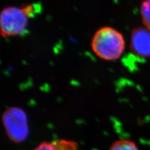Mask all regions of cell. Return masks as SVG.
<instances>
[{
    "instance_id": "4",
    "label": "cell",
    "mask_w": 150,
    "mask_h": 150,
    "mask_svg": "<svg viewBox=\"0 0 150 150\" xmlns=\"http://www.w3.org/2000/svg\"><path fill=\"white\" fill-rule=\"evenodd\" d=\"M130 48L139 57H150V30L146 28L137 27L131 34Z\"/></svg>"
},
{
    "instance_id": "2",
    "label": "cell",
    "mask_w": 150,
    "mask_h": 150,
    "mask_svg": "<svg viewBox=\"0 0 150 150\" xmlns=\"http://www.w3.org/2000/svg\"><path fill=\"white\" fill-rule=\"evenodd\" d=\"M35 4H28L18 7H4L0 14V29L3 38L20 35L25 31L29 19L38 11Z\"/></svg>"
},
{
    "instance_id": "3",
    "label": "cell",
    "mask_w": 150,
    "mask_h": 150,
    "mask_svg": "<svg viewBox=\"0 0 150 150\" xmlns=\"http://www.w3.org/2000/svg\"><path fill=\"white\" fill-rule=\"evenodd\" d=\"M2 122L9 139L21 143L29 136L28 118L25 111L18 106L7 108L2 115Z\"/></svg>"
},
{
    "instance_id": "1",
    "label": "cell",
    "mask_w": 150,
    "mask_h": 150,
    "mask_svg": "<svg viewBox=\"0 0 150 150\" xmlns=\"http://www.w3.org/2000/svg\"><path fill=\"white\" fill-rule=\"evenodd\" d=\"M93 51L108 61L118 59L123 54L125 42L121 32L111 26H103L94 34L91 43Z\"/></svg>"
},
{
    "instance_id": "5",
    "label": "cell",
    "mask_w": 150,
    "mask_h": 150,
    "mask_svg": "<svg viewBox=\"0 0 150 150\" xmlns=\"http://www.w3.org/2000/svg\"><path fill=\"white\" fill-rule=\"evenodd\" d=\"M78 144L74 141L55 139L51 142H43L34 150H77Z\"/></svg>"
},
{
    "instance_id": "6",
    "label": "cell",
    "mask_w": 150,
    "mask_h": 150,
    "mask_svg": "<svg viewBox=\"0 0 150 150\" xmlns=\"http://www.w3.org/2000/svg\"><path fill=\"white\" fill-rule=\"evenodd\" d=\"M109 150H139L133 141L126 139H119L111 144Z\"/></svg>"
},
{
    "instance_id": "7",
    "label": "cell",
    "mask_w": 150,
    "mask_h": 150,
    "mask_svg": "<svg viewBox=\"0 0 150 150\" xmlns=\"http://www.w3.org/2000/svg\"><path fill=\"white\" fill-rule=\"evenodd\" d=\"M140 14L145 27L150 30V0L143 1L141 4Z\"/></svg>"
}]
</instances>
